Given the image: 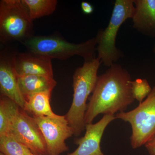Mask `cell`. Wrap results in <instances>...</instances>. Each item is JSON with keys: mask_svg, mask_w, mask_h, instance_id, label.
Wrapping results in <instances>:
<instances>
[{"mask_svg": "<svg viewBox=\"0 0 155 155\" xmlns=\"http://www.w3.org/2000/svg\"><path fill=\"white\" fill-rule=\"evenodd\" d=\"M32 20L49 16L57 8V0H22Z\"/></svg>", "mask_w": 155, "mask_h": 155, "instance_id": "obj_16", "label": "cell"}, {"mask_svg": "<svg viewBox=\"0 0 155 155\" xmlns=\"http://www.w3.org/2000/svg\"><path fill=\"white\" fill-rule=\"evenodd\" d=\"M131 81L127 70L116 64L98 76L89 99L84 117L85 124L92 123L100 114L115 115L125 112L135 100Z\"/></svg>", "mask_w": 155, "mask_h": 155, "instance_id": "obj_1", "label": "cell"}, {"mask_svg": "<svg viewBox=\"0 0 155 155\" xmlns=\"http://www.w3.org/2000/svg\"><path fill=\"white\" fill-rule=\"evenodd\" d=\"M81 8L84 13L86 14H91L94 11L93 7L87 2H82L81 4Z\"/></svg>", "mask_w": 155, "mask_h": 155, "instance_id": "obj_19", "label": "cell"}, {"mask_svg": "<svg viewBox=\"0 0 155 155\" xmlns=\"http://www.w3.org/2000/svg\"><path fill=\"white\" fill-rule=\"evenodd\" d=\"M28 51L50 59L66 60L74 56L82 57L84 61L95 58L97 37L80 44H74L56 36H33L22 43Z\"/></svg>", "mask_w": 155, "mask_h": 155, "instance_id": "obj_3", "label": "cell"}, {"mask_svg": "<svg viewBox=\"0 0 155 155\" xmlns=\"http://www.w3.org/2000/svg\"><path fill=\"white\" fill-rule=\"evenodd\" d=\"M131 91L134 99L140 104L144 101L152 91L147 81L145 79L137 78L131 81Z\"/></svg>", "mask_w": 155, "mask_h": 155, "instance_id": "obj_18", "label": "cell"}, {"mask_svg": "<svg viewBox=\"0 0 155 155\" xmlns=\"http://www.w3.org/2000/svg\"><path fill=\"white\" fill-rule=\"evenodd\" d=\"M20 107L8 97L1 95L0 136L8 133L12 122L19 113Z\"/></svg>", "mask_w": 155, "mask_h": 155, "instance_id": "obj_15", "label": "cell"}, {"mask_svg": "<svg viewBox=\"0 0 155 155\" xmlns=\"http://www.w3.org/2000/svg\"><path fill=\"white\" fill-rule=\"evenodd\" d=\"M29 155H34V154H33V153H32L31 152H30V153H29Z\"/></svg>", "mask_w": 155, "mask_h": 155, "instance_id": "obj_21", "label": "cell"}, {"mask_svg": "<svg viewBox=\"0 0 155 155\" xmlns=\"http://www.w3.org/2000/svg\"><path fill=\"white\" fill-rule=\"evenodd\" d=\"M101 64L97 58L84 61L83 66L78 68L73 75V99L65 116L75 137L79 136L85 130L84 117L87 109V101L95 86L98 77V70Z\"/></svg>", "mask_w": 155, "mask_h": 155, "instance_id": "obj_2", "label": "cell"}, {"mask_svg": "<svg viewBox=\"0 0 155 155\" xmlns=\"http://www.w3.org/2000/svg\"><path fill=\"white\" fill-rule=\"evenodd\" d=\"M115 119V115H105L97 123L86 124L84 136L75 139L77 148L67 155H105L101 150V141L106 128Z\"/></svg>", "mask_w": 155, "mask_h": 155, "instance_id": "obj_10", "label": "cell"}, {"mask_svg": "<svg viewBox=\"0 0 155 155\" xmlns=\"http://www.w3.org/2000/svg\"><path fill=\"white\" fill-rule=\"evenodd\" d=\"M115 116L116 119L130 124L132 130L130 143L134 149L155 138V86L137 107L128 112L118 113Z\"/></svg>", "mask_w": 155, "mask_h": 155, "instance_id": "obj_6", "label": "cell"}, {"mask_svg": "<svg viewBox=\"0 0 155 155\" xmlns=\"http://www.w3.org/2000/svg\"><path fill=\"white\" fill-rule=\"evenodd\" d=\"M153 51L155 53V45H154V47Z\"/></svg>", "mask_w": 155, "mask_h": 155, "instance_id": "obj_23", "label": "cell"}, {"mask_svg": "<svg viewBox=\"0 0 155 155\" xmlns=\"http://www.w3.org/2000/svg\"><path fill=\"white\" fill-rule=\"evenodd\" d=\"M0 155H5L3 153L1 152V153H0Z\"/></svg>", "mask_w": 155, "mask_h": 155, "instance_id": "obj_22", "label": "cell"}, {"mask_svg": "<svg viewBox=\"0 0 155 155\" xmlns=\"http://www.w3.org/2000/svg\"><path fill=\"white\" fill-rule=\"evenodd\" d=\"M33 117L44 137L48 155H60L69 150L65 141L74 133L65 116Z\"/></svg>", "mask_w": 155, "mask_h": 155, "instance_id": "obj_8", "label": "cell"}, {"mask_svg": "<svg viewBox=\"0 0 155 155\" xmlns=\"http://www.w3.org/2000/svg\"><path fill=\"white\" fill-rule=\"evenodd\" d=\"M133 27L147 36L155 38V0H134Z\"/></svg>", "mask_w": 155, "mask_h": 155, "instance_id": "obj_12", "label": "cell"}, {"mask_svg": "<svg viewBox=\"0 0 155 155\" xmlns=\"http://www.w3.org/2000/svg\"><path fill=\"white\" fill-rule=\"evenodd\" d=\"M51 60L46 56L28 51L15 54V69L19 76L41 75L54 78Z\"/></svg>", "mask_w": 155, "mask_h": 155, "instance_id": "obj_11", "label": "cell"}, {"mask_svg": "<svg viewBox=\"0 0 155 155\" xmlns=\"http://www.w3.org/2000/svg\"><path fill=\"white\" fill-rule=\"evenodd\" d=\"M52 92L38 93L28 96L25 98L24 110L29 112L33 116L56 117L58 115L53 112L51 108V94Z\"/></svg>", "mask_w": 155, "mask_h": 155, "instance_id": "obj_14", "label": "cell"}, {"mask_svg": "<svg viewBox=\"0 0 155 155\" xmlns=\"http://www.w3.org/2000/svg\"><path fill=\"white\" fill-rule=\"evenodd\" d=\"M134 0H116L107 27L98 33V57L104 66L110 67L122 57L116 45V36L121 25L134 13Z\"/></svg>", "mask_w": 155, "mask_h": 155, "instance_id": "obj_5", "label": "cell"}, {"mask_svg": "<svg viewBox=\"0 0 155 155\" xmlns=\"http://www.w3.org/2000/svg\"><path fill=\"white\" fill-rule=\"evenodd\" d=\"M15 54L4 51L0 56L1 95L8 97L21 109L25 107V98L21 93L18 83V75L15 69Z\"/></svg>", "mask_w": 155, "mask_h": 155, "instance_id": "obj_9", "label": "cell"}, {"mask_svg": "<svg viewBox=\"0 0 155 155\" xmlns=\"http://www.w3.org/2000/svg\"><path fill=\"white\" fill-rule=\"evenodd\" d=\"M0 151L5 155H29L30 150L8 135L0 136Z\"/></svg>", "mask_w": 155, "mask_h": 155, "instance_id": "obj_17", "label": "cell"}, {"mask_svg": "<svg viewBox=\"0 0 155 155\" xmlns=\"http://www.w3.org/2000/svg\"><path fill=\"white\" fill-rule=\"evenodd\" d=\"M18 83L24 98L34 94L52 92L57 84L54 78L36 75H18Z\"/></svg>", "mask_w": 155, "mask_h": 155, "instance_id": "obj_13", "label": "cell"}, {"mask_svg": "<svg viewBox=\"0 0 155 155\" xmlns=\"http://www.w3.org/2000/svg\"><path fill=\"white\" fill-rule=\"evenodd\" d=\"M22 0L0 1V41L22 43L33 36V23Z\"/></svg>", "mask_w": 155, "mask_h": 155, "instance_id": "obj_4", "label": "cell"}, {"mask_svg": "<svg viewBox=\"0 0 155 155\" xmlns=\"http://www.w3.org/2000/svg\"><path fill=\"white\" fill-rule=\"evenodd\" d=\"M8 135L26 147L35 155H48L46 144L41 130L33 117L20 108L12 122Z\"/></svg>", "mask_w": 155, "mask_h": 155, "instance_id": "obj_7", "label": "cell"}, {"mask_svg": "<svg viewBox=\"0 0 155 155\" xmlns=\"http://www.w3.org/2000/svg\"><path fill=\"white\" fill-rule=\"evenodd\" d=\"M145 146L150 155H155V138L147 143Z\"/></svg>", "mask_w": 155, "mask_h": 155, "instance_id": "obj_20", "label": "cell"}]
</instances>
